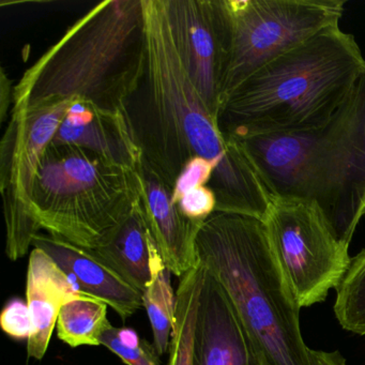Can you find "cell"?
Segmentation results:
<instances>
[{"mask_svg":"<svg viewBox=\"0 0 365 365\" xmlns=\"http://www.w3.org/2000/svg\"><path fill=\"white\" fill-rule=\"evenodd\" d=\"M145 65L142 78L125 106V116L150 164L174 187L194 158L215 165L208 187L215 212L264 221L271 195L242 147L220 129L175 48L162 0H143Z\"/></svg>","mask_w":365,"mask_h":365,"instance_id":"6da1fadb","label":"cell"},{"mask_svg":"<svg viewBox=\"0 0 365 365\" xmlns=\"http://www.w3.org/2000/svg\"><path fill=\"white\" fill-rule=\"evenodd\" d=\"M365 70L354 36L339 25L254 72L228 95L221 131L235 140L313 131L326 125Z\"/></svg>","mask_w":365,"mask_h":365,"instance_id":"7a4b0ae2","label":"cell"},{"mask_svg":"<svg viewBox=\"0 0 365 365\" xmlns=\"http://www.w3.org/2000/svg\"><path fill=\"white\" fill-rule=\"evenodd\" d=\"M236 140L271 196L317 202L349 247L365 215V70L319 129Z\"/></svg>","mask_w":365,"mask_h":365,"instance_id":"3957f363","label":"cell"},{"mask_svg":"<svg viewBox=\"0 0 365 365\" xmlns=\"http://www.w3.org/2000/svg\"><path fill=\"white\" fill-rule=\"evenodd\" d=\"M144 65L143 0H106L76 21L25 72L12 93V110L83 100L125 114Z\"/></svg>","mask_w":365,"mask_h":365,"instance_id":"277c9868","label":"cell"},{"mask_svg":"<svg viewBox=\"0 0 365 365\" xmlns=\"http://www.w3.org/2000/svg\"><path fill=\"white\" fill-rule=\"evenodd\" d=\"M197 262L232 299L264 365H313L300 309L260 220L215 212L198 230Z\"/></svg>","mask_w":365,"mask_h":365,"instance_id":"5b68a950","label":"cell"},{"mask_svg":"<svg viewBox=\"0 0 365 365\" xmlns=\"http://www.w3.org/2000/svg\"><path fill=\"white\" fill-rule=\"evenodd\" d=\"M140 200L135 170L52 142L36 174L31 206L41 230L95 250L113 238Z\"/></svg>","mask_w":365,"mask_h":365,"instance_id":"8992f818","label":"cell"},{"mask_svg":"<svg viewBox=\"0 0 365 365\" xmlns=\"http://www.w3.org/2000/svg\"><path fill=\"white\" fill-rule=\"evenodd\" d=\"M262 222L299 307L324 302L343 281L352 257L317 202L271 196Z\"/></svg>","mask_w":365,"mask_h":365,"instance_id":"52a82bcc","label":"cell"},{"mask_svg":"<svg viewBox=\"0 0 365 365\" xmlns=\"http://www.w3.org/2000/svg\"><path fill=\"white\" fill-rule=\"evenodd\" d=\"M228 7L232 18V53L223 102L262 66L324 29L339 25L345 1L228 0Z\"/></svg>","mask_w":365,"mask_h":365,"instance_id":"ba28073f","label":"cell"},{"mask_svg":"<svg viewBox=\"0 0 365 365\" xmlns=\"http://www.w3.org/2000/svg\"><path fill=\"white\" fill-rule=\"evenodd\" d=\"M70 101L12 110L0 144V191L6 222V254L16 262L29 253L41 230L31 206L40 161L54 140Z\"/></svg>","mask_w":365,"mask_h":365,"instance_id":"9c48e42d","label":"cell"},{"mask_svg":"<svg viewBox=\"0 0 365 365\" xmlns=\"http://www.w3.org/2000/svg\"><path fill=\"white\" fill-rule=\"evenodd\" d=\"M163 6L181 61L219 119L232 53L228 0H163Z\"/></svg>","mask_w":365,"mask_h":365,"instance_id":"30bf717a","label":"cell"},{"mask_svg":"<svg viewBox=\"0 0 365 365\" xmlns=\"http://www.w3.org/2000/svg\"><path fill=\"white\" fill-rule=\"evenodd\" d=\"M192 365H264L232 299L221 283L205 269Z\"/></svg>","mask_w":365,"mask_h":365,"instance_id":"8fae6325","label":"cell"},{"mask_svg":"<svg viewBox=\"0 0 365 365\" xmlns=\"http://www.w3.org/2000/svg\"><path fill=\"white\" fill-rule=\"evenodd\" d=\"M140 204L164 264L183 277L197 266L195 241L202 223L187 219L174 200V187L143 159L138 170Z\"/></svg>","mask_w":365,"mask_h":365,"instance_id":"7c38bea8","label":"cell"},{"mask_svg":"<svg viewBox=\"0 0 365 365\" xmlns=\"http://www.w3.org/2000/svg\"><path fill=\"white\" fill-rule=\"evenodd\" d=\"M53 143L73 145L138 172L143 155L123 113H110L73 100Z\"/></svg>","mask_w":365,"mask_h":365,"instance_id":"4fadbf2b","label":"cell"},{"mask_svg":"<svg viewBox=\"0 0 365 365\" xmlns=\"http://www.w3.org/2000/svg\"><path fill=\"white\" fill-rule=\"evenodd\" d=\"M33 247L48 254L84 296L103 301L121 319L127 320L143 307V294L104 264L93 250L50 234L37 235Z\"/></svg>","mask_w":365,"mask_h":365,"instance_id":"5bb4252c","label":"cell"},{"mask_svg":"<svg viewBox=\"0 0 365 365\" xmlns=\"http://www.w3.org/2000/svg\"><path fill=\"white\" fill-rule=\"evenodd\" d=\"M84 296L74 282L40 249L29 255L26 298L31 314V332L27 356L41 360L50 345L61 307Z\"/></svg>","mask_w":365,"mask_h":365,"instance_id":"9a60e30c","label":"cell"},{"mask_svg":"<svg viewBox=\"0 0 365 365\" xmlns=\"http://www.w3.org/2000/svg\"><path fill=\"white\" fill-rule=\"evenodd\" d=\"M151 243L153 236L140 200L113 238L93 252L143 294L151 279Z\"/></svg>","mask_w":365,"mask_h":365,"instance_id":"2e32d148","label":"cell"},{"mask_svg":"<svg viewBox=\"0 0 365 365\" xmlns=\"http://www.w3.org/2000/svg\"><path fill=\"white\" fill-rule=\"evenodd\" d=\"M170 273L153 238L151 279L143 294V307L148 314L153 329V345L160 356H164L170 349L176 313V294L170 284Z\"/></svg>","mask_w":365,"mask_h":365,"instance_id":"e0dca14e","label":"cell"},{"mask_svg":"<svg viewBox=\"0 0 365 365\" xmlns=\"http://www.w3.org/2000/svg\"><path fill=\"white\" fill-rule=\"evenodd\" d=\"M204 269L197 264L180 277L176 292V313L166 365H192L194 330Z\"/></svg>","mask_w":365,"mask_h":365,"instance_id":"ac0fdd59","label":"cell"},{"mask_svg":"<svg viewBox=\"0 0 365 365\" xmlns=\"http://www.w3.org/2000/svg\"><path fill=\"white\" fill-rule=\"evenodd\" d=\"M103 301L80 297L61 307L57 320V336L70 347L101 346L102 334L112 326Z\"/></svg>","mask_w":365,"mask_h":365,"instance_id":"d6986e66","label":"cell"},{"mask_svg":"<svg viewBox=\"0 0 365 365\" xmlns=\"http://www.w3.org/2000/svg\"><path fill=\"white\" fill-rule=\"evenodd\" d=\"M334 314L344 330L365 335V249L351 258L349 270L336 288Z\"/></svg>","mask_w":365,"mask_h":365,"instance_id":"ffe728a7","label":"cell"},{"mask_svg":"<svg viewBox=\"0 0 365 365\" xmlns=\"http://www.w3.org/2000/svg\"><path fill=\"white\" fill-rule=\"evenodd\" d=\"M100 343L117 354L127 365H162L160 354L153 344L142 339L138 347L133 349L125 347L119 341L118 328L113 324L102 334Z\"/></svg>","mask_w":365,"mask_h":365,"instance_id":"44dd1931","label":"cell"},{"mask_svg":"<svg viewBox=\"0 0 365 365\" xmlns=\"http://www.w3.org/2000/svg\"><path fill=\"white\" fill-rule=\"evenodd\" d=\"M176 202L181 213L196 223H204L217 211V197L208 185L190 190Z\"/></svg>","mask_w":365,"mask_h":365,"instance_id":"7402d4cb","label":"cell"},{"mask_svg":"<svg viewBox=\"0 0 365 365\" xmlns=\"http://www.w3.org/2000/svg\"><path fill=\"white\" fill-rule=\"evenodd\" d=\"M0 326L12 339L29 341L31 320L27 302L21 298L10 299L0 314Z\"/></svg>","mask_w":365,"mask_h":365,"instance_id":"603a6c76","label":"cell"},{"mask_svg":"<svg viewBox=\"0 0 365 365\" xmlns=\"http://www.w3.org/2000/svg\"><path fill=\"white\" fill-rule=\"evenodd\" d=\"M215 172V165L204 158H194L181 170L174 185L175 202L195 187L208 185Z\"/></svg>","mask_w":365,"mask_h":365,"instance_id":"cb8c5ba5","label":"cell"},{"mask_svg":"<svg viewBox=\"0 0 365 365\" xmlns=\"http://www.w3.org/2000/svg\"><path fill=\"white\" fill-rule=\"evenodd\" d=\"M309 354H311L313 365H347L346 359L339 350L324 351V350L309 349Z\"/></svg>","mask_w":365,"mask_h":365,"instance_id":"d4e9b609","label":"cell"},{"mask_svg":"<svg viewBox=\"0 0 365 365\" xmlns=\"http://www.w3.org/2000/svg\"><path fill=\"white\" fill-rule=\"evenodd\" d=\"M11 82L6 76L5 70L1 69V83H0V115H1V123L7 118L8 108L10 106V89Z\"/></svg>","mask_w":365,"mask_h":365,"instance_id":"484cf974","label":"cell"},{"mask_svg":"<svg viewBox=\"0 0 365 365\" xmlns=\"http://www.w3.org/2000/svg\"><path fill=\"white\" fill-rule=\"evenodd\" d=\"M118 339L125 347L136 348L140 346L142 339L132 328H118Z\"/></svg>","mask_w":365,"mask_h":365,"instance_id":"4316f807","label":"cell"},{"mask_svg":"<svg viewBox=\"0 0 365 365\" xmlns=\"http://www.w3.org/2000/svg\"><path fill=\"white\" fill-rule=\"evenodd\" d=\"M364 217H365V215H364Z\"/></svg>","mask_w":365,"mask_h":365,"instance_id":"83f0119b","label":"cell"}]
</instances>
